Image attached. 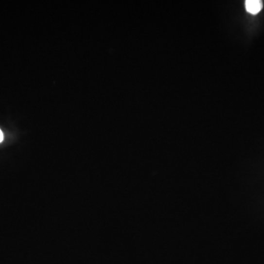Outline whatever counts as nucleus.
<instances>
[{
    "mask_svg": "<svg viewBox=\"0 0 264 264\" xmlns=\"http://www.w3.org/2000/svg\"><path fill=\"white\" fill-rule=\"evenodd\" d=\"M246 10L249 14H258L261 11L263 8V3L259 0H247L245 2Z\"/></svg>",
    "mask_w": 264,
    "mask_h": 264,
    "instance_id": "obj_1",
    "label": "nucleus"
},
{
    "mask_svg": "<svg viewBox=\"0 0 264 264\" xmlns=\"http://www.w3.org/2000/svg\"><path fill=\"white\" fill-rule=\"evenodd\" d=\"M3 133H2V131H1V129H0V142H2V141H3Z\"/></svg>",
    "mask_w": 264,
    "mask_h": 264,
    "instance_id": "obj_2",
    "label": "nucleus"
}]
</instances>
